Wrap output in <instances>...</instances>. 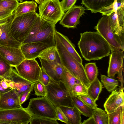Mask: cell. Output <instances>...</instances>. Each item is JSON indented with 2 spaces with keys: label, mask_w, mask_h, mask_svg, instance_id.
I'll return each mask as SVG.
<instances>
[{
  "label": "cell",
  "mask_w": 124,
  "mask_h": 124,
  "mask_svg": "<svg viewBox=\"0 0 124 124\" xmlns=\"http://www.w3.org/2000/svg\"><path fill=\"white\" fill-rule=\"evenodd\" d=\"M42 68L54 82L63 83L64 67L61 63L49 64L43 59L39 58Z\"/></svg>",
  "instance_id": "obj_16"
},
{
  "label": "cell",
  "mask_w": 124,
  "mask_h": 124,
  "mask_svg": "<svg viewBox=\"0 0 124 124\" xmlns=\"http://www.w3.org/2000/svg\"><path fill=\"white\" fill-rule=\"evenodd\" d=\"M102 85L98 78L90 83L87 88L88 95L95 102L98 99L102 89Z\"/></svg>",
  "instance_id": "obj_28"
},
{
  "label": "cell",
  "mask_w": 124,
  "mask_h": 124,
  "mask_svg": "<svg viewBox=\"0 0 124 124\" xmlns=\"http://www.w3.org/2000/svg\"><path fill=\"white\" fill-rule=\"evenodd\" d=\"M0 55L13 67H15L25 59L20 48L0 46Z\"/></svg>",
  "instance_id": "obj_13"
},
{
  "label": "cell",
  "mask_w": 124,
  "mask_h": 124,
  "mask_svg": "<svg viewBox=\"0 0 124 124\" xmlns=\"http://www.w3.org/2000/svg\"><path fill=\"white\" fill-rule=\"evenodd\" d=\"M63 83L67 91L72 97L71 92L73 87L75 85L82 83L80 80L64 68Z\"/></svg>",
  "instance_id": "obj_30"
},
{
  "label": "cell",
  "mask_w": 124,
  "mask_h": 124,
  "mask_svg": "<svg viewBox=\"0 0 124 124\" xmlns=\"http://www.w3.org/2000/svg\"><path fill=\"white\" fill-rule=\"evenodd\" d=\"M124 87H120L118 90L116 89L111 92L107 98L104 107L108 113L115 111L119 107L124 105Z\"/></svg>",
  "instance_id": "obj_17"
},
{
  "label": "cell",
  "mask_w": 124,
  "mask_h": 124,
  "mask_svg": "<svg viewBox=\"0 0 124 124\" xmlns=\"http://www.w3.org/2000/svg\"><path fill=\"white\" fill-rule=\"evenodd\" d=\"M107 71L108 77L114 78L121 68L123 66L124 51L121 50H111Z\"/></svg>",
  "instance_id": "obj_18"
},
{
  "label": "cell",
  "mask_w": 124,
  "mask_h": 124,
  "mask_svg": "<svg viewBox=\"0 0 124 124\" xmlns=\"http://www.w3.org/2000/svg\"><path fill=\"white\" fill-rule=\"evenodd\" d=\"M19 3L17 0H0V19L12 14Z\"/></svg>",
  "instance_id": "obj_23"
},
{
  "label": "cell",
  "mask_w": 124,
  "mask_h": 124,
  "mask_svg": "<svg viewBox=\"0 0 124 124\" xmlns=\"http://www.w3.org/2000/svg\"><path fill=\"white\" fill-rule=\"evenodd\" d=\"M55 24L46 20L38 14L28 35L22 44L40 42L55 46Z\"/></svg>",
  "instance_id": "obj_2"
},
{
  "label": "cell",
  "mask_w": 124,
  "mask_h": 124,
  "mask_svg": "<svg viewBox=\"0 0 124 124\" xmlns=\"http://www.w3.org/2000/svg\"><path fill=\"white\" fill-rule=\"evenodd\" d=\"M34 85L30 89L21 93L20 94L19 99L21 105H22L29 99L31 92L33 89Z\"/></svg>",
  "instance_id": "obj_40"
},
{
  "label": "cell",
  "mask_w": 124,
  "mask_h": 124,
  "mask_svg": "<svg viewBox=\"0 0 124 124\" xmlns=\"http://www.w3.org/2000/svg\"><path fill=\"white\" fill-rule=\"evenodd\" d=\"M108 124H124V105L118 107L115 111L108 113Z\"/></svg>",
  "instance_id": "obj_29"
},
{
  "label": "cell",
  "mask_w": 124,
  "mask_h": 124,
  "mask_svg": "<svg viewBox=\"0 0 124 124\" xmlns=\"http://www.w3.org/2000/svg\"><path fill=\"white\" fill-rule=\"evenodd\" d=\"M38 58L43 59L51 64L61 63L55 46L50 47L46 49L39 55Z\"/></svg>",
  "instance_id": "obj_22"
},
{
  "label": "cell",
  "mask_w": 124,
  "mask_h": 124,
  "mask_svg": "<svg viewBox=\"0 0 124 124\" xmlns=\"http://www.w3.org/2000/svg\"><path fill=\"white\" fill-rule=\"evenodd\" d=\"M7 78L14 83L15 89L16 90L19 95L22 92L30 89L34 84L20 76L16 70L12 68Z\"/></svg>",
  "instance_id": "obj_20"
},
{
  "label": "cell",
  "mask_w": 124,
  "mask_h": 124,
  "mask_svg": "<svg viewBox=\"0 0 124 124\" xmlns=\"http://www.w3.org/2000/svg\"><path fill=\"white\" fill-rule=\"evenodd\" d=\"M77 0H62L60 3L62 8L64 12L75 5Z\"/></svg>",
  "instance_id": "obj_41"
},
{
  "label": "cell",
  "mask_w": 124,
  "mask_h": 124,
  "mask_svg": "<svg viewBox=\"0 0 124 124\" xmlns=\"http://www.w3.org/2000/svg\"><path fill=\"white\" fill-rule=\"evenodd\" d=\"M78 45L81 54L87 61L101 59L110 54L111 48L106 40L96 31L80 34Z\"/></svg>",
  "instance_id": "obj_1"
},
{
  "label": "cell",
  "mask_w": 124,
  "mask_h": 124,
  "mask_svg": "<svg viewBox=\"0 0 124 124\" xmlns=\"http://www.w3.org/2000/svg\"><path fill=\"white\" fill-rule=\"evenodd\" d=\"M82 6L74 5L64 13L59 24L63 27L75 28L79 23L80 17L85 13Z\"/></svg>",
  "instance_id": "obj_12"
},
{
  "label": "cell",
  "mask_w": 124,
  "mask_h": 124,
  "mask_svg": "<svg viewBox=\"0 0 124 124\" xmlns=\"http://www.w3.org/2000/svg\"><path fill=\"white\" fill-rule=\"evenodd\" d=\"M55 33L67 51L79 62L82 63V59L76 50L74 44L71 42L67 36L56 31Z\"/></svg>",
  "instance_id": "obj_25"
},
{
  "label": "cell",
  "mask_w": 124,
  "mask_h": 124,
  "mask_svg": "<svg viewBox=\"0 0 124 124\" xmlns=\"http://www.w3.org/2000/svg\"><path fill=\"white\" fill-rule=\"evenodd\" d=\"M124 8L118 9L108 16L114 32L121 37H124Z\"/></svg>",
  "instance_id": "obj_19"
},
{
  "label": "cell",
  "mask_w": 124,
  "mask_h": 124,
  "mask_svg": "<svg viewBox=\"0 0 124 124\" xmlns=\"http://www.w3.org/2000/svg\"><path fill=\"white\" fill-rule=\"evenodd\" d=\"M55 46L62 65L88 88L90 83L87 78L82 63L79 62L67 51L55 33Z\"/></svg>",
  "instance_id": "obj_3"
},
{
  "label": "cell",
  "mask_w": 124,
  "mask_h": 124,
  "mask_svg": "<svg viewBox=\"0 0 124 124\" xmlns=\"http://www.w3.org/2000/svg\"><path fill=\"white\" fill-rule=\"evenodd\" d=\"M32 116L21 107L0 110V124H28Z\"/></svg>",
  "instance_id": "obj_9"
},
{
  "label": "cell",
  "mask_w": 124,
  "mask_h": 124,
  "mask_svg": "<svg viewBox=\"0 0 124 124\" xmlns=\"http://www.w3.org/2000/svg\"><path fill=\"white\" fill-rule=\"evenodd\" d=\"M123 66L122 67L117 73V78L118 81L120 82L121 86L120 87H123L124 84V80L122 75V72L123 71Z\"/></svg>",
  "instance_id": "obj_43"
},
{
  "label": "cell",
  "mask_w": 124,
  "mask_h": 124,
  "mask_svg": "<svg viewBox=\"0 0 124 124\" xmlns=\"http://www.w3.org/2000/svg\"><path fill=\"white\" fill-rule=\"evenodd\" d=\"M72 99L73 105L81 114L87 117H89L93 116L94 109L87 106L78 96H72Z\"/></svg>",
  "instance_id": "obj_27"
},
{
  "label": "cell",
  "mask_w": 124,
  "mask_h": 124,
  "mask_svg": "<svg viewBox=\"0 0 124 124\" xmlns=\"http://www.w3.org/2000/svg\"><path fill=\"white\" fill-rule=\"evenodd\" d=\"M35 2L37 3L38 4H40L42 1L43 0H34Z\"/></svg>",
  "instance_id": "obj_47"
},
{
  "label": "cell",
  "mask_w": 124,
  "mask_h": 124,
  "mask_svg": "<svg viewBox=\"0 0 124 124\" xmlns=\"http://www.w3.org/2000/svg\"><path fill=\"white\" fill-rule=\"evenodd\" d=\"M12 67L0 55V77L7 78L10 74Z\"/></svg>",
  "instance_id": "obj_34"
},
{
  "label": "cell",
  "mask_w": 124,
  "mask_h": 124,
  "mask_svg": "<svg viewBox=\"0 0 124 124\" xmlns=\"http://www.w3.org/2000/svg\"><path fill=\"white\" fill-rule=\"evenodd\" d=\"M30 124H58L57 120L43 117L32 116Z\"/></svg>",
  "instance_id": "obj_36"
},
{
  "label": "cell",
  "mask_w": 124,
  "mask_h": 124,
  "mask_svg": "<svg viewBox=\"0 0 124 124\" xmlns=\"http://www.w3.org/2000/svg\"><path fill=\"white\" fill-rule=\"evenodd\" d=\"M82 124H96L94 119L93 116L89 117L88 119L85 120L82 123Z\"/></svg>",
  "instance_id": "obj_44"
},
{
  "label": "cell",
  "mask_w": 124,
  "mask_h": 124,
  "mask_svg": "<svg viewBox=\"0 0 124 124\" xmlns=\"http://www.w3.org/2000/svg\"><path fill=\"white\" fill-rule=\"evenodd\" d=\"M93 116L96 124H108V113L105 110L98 108L94 109Z\"/></svg>",
  "instance_id": "obj_31"
},
{
  "label": "cell",
  "mask_w": 124,
  "mask_h": 124,
  "mask_svg": "<svg viewBox=\"0 0 124 124\" xmlns=\"http://www.w3.org/2000/svg\"><path fill=\"white\" fill-rule=\"evenodd\" d=\"M16 16L14 12L0 19V46L20 48L22 43L14 38L10 31L11 24Z\"/></svg>",
  "instance_id": "obj_10"
},
{
  "label": "cell",
  "mask_w": 124,
  "mask_h": 124,
  "mask_svg": "<svg viewBox=\"0 0 124 124\" xmlns=\"http://www.w3.org/2000/svg\"><path fill=\"white\" fill-rule=\"evenodd\" d=\"M101 79L104 87L109 93L116 90L118 86V81L113 78L101 74Z\"/></svg>",
  "instance_id": "obj_32"
},
{
  "label": "cell",
  "mask_w": 124,
  "mask_h": 124,
  "mask_svg": "<svg viewBox=\"0 0 124 124\" xmlns=\"http://www.w3.org/2000/svg\"><path fill=\"white\" fill-rule=\"evenodd\" d=\"M15 68L18 74L27 80L33 83L39 80L41 67L35 59H25Z\"/></svg>",
  "instance_id": "obj_11"
},
{
  "label": "cell",
  "mask_w": 124,
  "mask_h": 124,
  "mask_svg": "<svg viewBox=\"0 0 124 124\" xmlns=\"http://www.w3.org/2000/svg\"><path fill=\"white\" fill-rule=\"evenodd\" d=\"M57 120L68 124V120L65 115L59 107H56L55 109Z\"/></svg>",
  "instance_id": "obj_42"
},
{
  "label": "cell",
  "mask_w": 124,
  "mask_h": 124,
  "mask_svg": "<svg viewBox=\"0 0 124 124\" xmlns=\"http://www.w3.org/2000/svg\"><path fill=\"white\" fill-rule=\"evenodd\" d=\"M78 97L86 105L90 108L93 109L98 108L96 102L89 96L80 95L78 96Z\"/></svg>",
  "instance_id": "obj_38"
},
{
  "label": "cell",
  "mask_w": 124,
  "mask_h": 124,
  "mask_svg": "<svg viewBox=\"0 0 124 124\" xmlns=\"http://www.w3.org/2000/svg\"><path fill=\"white\" fill-rule=\"evenodd\" d=\"M22 107L20 103L19 94L15 89L0 93V110L17 108Z\"/></svg>",
  "instance_id": "obj_15"
},
{
  "label": "cell",
  "mask_w": 124,
  "mask_h": 124,
  "mask_svg": "<svg viewBox=\"0 0 124 124\" xmlns=\"http://www.w3.org/2000/svg\"><path fill=\"white\" fill-rule=\"evenodd\" d=\"M38 8L40 16L55 24L65 13L59 0H43Z\"/></svg>",
  "instance_id": "obj_8"
},
{
  "label": "cell",
  "mask_w": 124,
  "mask_h": 124,
  "mask_svg": "<svg viewBox=\"0 0 124 124\" xmlns=\"http://www.w3.org/2000/svg\"><path fill=\"white\" fill-rule=\"evenodd\" d=\"M33 89L36 95L42 97L46 96V92L45 86L39 80L34 82Z\"/></svg>",
  "instance_id": "obj_37"
},
{
  "label": "cell",
  "mask_w": 124,
  "mask_h": 124,
  "mask_svg": "<svg viewBox=\"0 0 124 124\" xmlns=\"http://www.w3.org/2000/svg\"><path fill=\"white\" fill-rule=\"evenodd\" d=\"M95 29L109 44L111 51H124V37L118 36L114 33L111 27L108 16L103 15Z\"/></svg>",
  "instance_id": "obj_7"
},
{
  "label": "cell",
  "mask_w": 124,
  "mask_h": 124,
  "mask_svg": "<svg viewBox=\"0 0 124 124\" xmlns=\"http://www.w3.org/2000/svg\"><path fill=\"white\" fill-rule=\"evenodd\" d=\"M3 78L0 77V93H3L6 92L10 90V89H5L3 88L1 86V82Z\"/></svg>",
  "instance_id": "obj_46"
},
{
  "label": "cell",
  "mask_w": 124,
  "mask_h": 124,
  "mask_svg": "<svg viewBox=\"0 0 124 124\" xmlns=\"http://www.w3.org/2000/svg\"><path fill=\"white\" fill-rule=\"evenodd\" d=\"M1 84L3 88L5 89H10L8 82L6 78H3L2 79L1 82Z\"/></svg>",
  "instance_id": "obj_45"
},
{
  "label": "cell",
  "mask_w": 124,
  "mask_h": 124,
  "mask_svg": "<svg viewBox=\"0 0 124 124\" xmlns=\"http://www.w3.org/2000/svg\"><path fill=\"white\" fill-rule=\"evenodd\" d=\"M115 0H82L81 4L92 13L99 12L103 8L111 5Z\"/></svg>",
  "instance_id": "obj_21"
},
{
  "label": "cell",
  "mask_w": 124,
  "mask_h": 124,
  "mask_svg": "<svg viewBox=\"0 0 124 124\" xmlns=\"http://www.w3.org/2000/svg\"><path fill=\"white\" fill-rule=\"evenodd\" d=\"M39 80L45 86L48 85L50 83L51 79L49 76L44 71L42 67Z\"/></svg>",
  "instance_id": "obj_39"
},
{
  "label": "cell",
  "mask_w": 124,
  "mask_h": 124,
  "mask_svg": "<svg viewBox=\"0 0 124 124\" xmlns=\"http://www.w3.org/2000/svg\"><path fill=\"white\" fill-rule=\"evenodd\" d=\"M85 69L87 78L91 83L97 77L98 70L95 62L86 63Z\"/></svg>",
  "instance_id": "obj_33"
},
{
  "label": "cell",
  "mask_w": 124,
  "mask_h": 124,
  "mask_svg": "<svg viewBox=\"0 0 124 124\" xmlns=\"http://www.w3.org/2000/svg\"><path fill=\"white\" fill-rule=\"evenodd\" d=\"M64 113L68 120V124H81V113L75 107L72 108L66 106L59 107Z\"/></svg>",
  "instance_id": "obj_24"
},
{
  "label": "cell",
  "mask_w": 124,
  "mask_h": 124,
  "mask_svg": "<svg viewBox=\"0 0 124 124\" xmlns=\"http://www.w3.org/2000/svg\"><path fill=\"white\" fill-rule=\"evenodd\" d=\"M37 7L36 2L33 0L26 1L19 3L14 12L16 16L31 12H35L37 9Z\"/></svg>",
  "instance_id": "obj_26"
},
{
  "label": "cell",
  "mask_w": 124,
  "mask_h": 124,
  "mask_svg": "<svg viewBox=\"0 0 124 124\" xmlns=\"http://www.w3.org/2000/svg\"><path fill=\"white\" fill-rule=\"evenodd\" d=\"M45 88L46 96L56 107L61 106L74 107L72 103V96L63 83H58L51 80Z\"/></svg>",
  "instance_id": "obj_5"
},
{
  "label": "cell",
  "mask_w": 124,
  "mask_h": 124,
  "mask_svg": "<svg viewBox=\"0 0 124 124\" xmlns=\"http://www.w3.org/2000/svg\"><path fill=\"white\" fill-rule=\"evenodd\" d=\"M18 1H19L21 2H22L23 1V0H17Z\"/></svg>",
  "instance_id": "obj_48"
},
{
  "label": "cell",
  "mask_w": 124,
  "mask_h": 124,
  "mask_svg": "<svg viewBox=\"0 0 124 124\" xmlns=\"http://www.w3.org/2000/svg\"><path fill=\"white\" fill-rule=\"evenodd\" d=\"M36 12H31L16 16L10 27L14 38L22 44L29 34L37 16Z\"/></svg>",
  "instance_id": "obj_4"
},
{
  "label": "cell",
  "mask_w": 124,
  "mask_h": 124,
  "mask_svg": "<svg viewBox=\"0 0 124 124\" xmlns=\"http://www.w3.org/2000/svg\"><path fill=\"white\" fill-rule=\"evenodd\" d=\"M87 88L82 83L75 85L72 90V96H78L80 95L88 96Z\"/></svg>",
  "instance_id": "obj_35"
},
{
  "label": "cell",
  "mask_w": 124,
  "mask_h": 124,
  "mask_svg": "<svg viewBox=\"0 0 124 124\" xmlns=\"http://www.w3.org/2000/svg\"><path fill=\"white\" fill-rule=\"evenodd\" d=\"M56 107L46 96L31 99L25 109L32 116L57 120Z\"/></svg>",
  "instance_id": "obj_6"
},
{
  "label": "cell",
  "mask_w": 124,
  "mask_h": 124,
  "mask_svg": "<svg viewBox=\"0 0 124 124\" xmlns=\"http://www.w3.org/2000/svg\"><path fill=\"white\" fill-rule=\"evenodd\" d=\"M51 46L40 42L22 44L20 48L25 59H35L44 50Z\"/></svg>",
  "instance_id": "obj_14"
}]
</instances>
